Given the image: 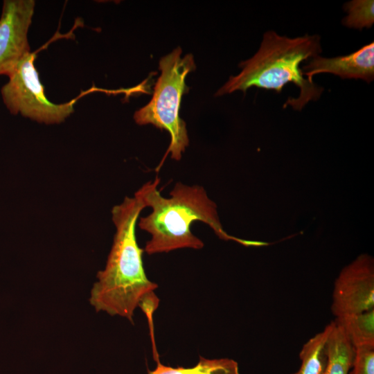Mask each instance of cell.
I'll list each match as a JSON object with an SVG mask.
<instances>
[{"label": "cell", "mask_w": 374, "mask_h": 374, "mask_svg": "<svg viewBox=\"0 0 374 374\" xmlns=\"http://www.w3.org/2000/svg\"><path fill=\"white\" fill-rule=\"evenodd\" d=\"M146 204L136 191L133 197H125L112 210L116 227L113 244L106 266L97 274L89 299L96 311L118 315L133 323L134 310L140 307L150 317L158 306L154 294L157 285L145 272L143 253L136 238V224Z\"/></svg>", "instance_id": "obj_1"}, {"label": "cell", "mask_w": 374, "mask_h": 374, "mask_svg": "<svg viewBox=\"0 0 374 374\" xmlns=\"http://www.w3.org/2000/svg\"><path fill=\"white\" fill-rule=\"evenodd\" d=\"M160 179L148 181L137 191L151 213L141 217L139 226L148 232L150 239L144 251L149 255L168 253L179 249H201L203 241L191 231L195 221L209 226L216 235L224 240H233L245 247H257L258 242L229 235L220 223L216 204L211 200L203 186L177 182L164 197L158 190Z\"/></svg>", "instance_id": "obj_2"}, {"label": "cell", "mask_w": 374, "mask_h": 374, "mask_svg": "<svg viewBox=\"0 0 374 374\" xmlns=\"http://www.w3.org/2000/svg\"><path fill=\"white\" fill-rule=\"evenodd\" d=\"M322 51L321 37L305 35L290 38L273 30L265 33L256 54L239 64L241 72L231 76L215 93L216 96L252 87L280 93L290 82L300 89L298 97H289L283 105L301 111L310 100H317L323 88L305 78L300 64L319 55Z\"/></svg>", "instance_id": "obj_3"}, {"label": "cell", "mask_w": 374, "mask_h": 374, "mask_svg": "<svg viewBox=\"0 0 374 374\" xmlns=\"http://www.w3.org/2000/svg\"><path fill=\"white\" fill-rule=\"evenodd\" d=\"M181 48L177 47L159 61L161 75L155 84L152 98L148 104L137 110L134 119L139 125L151 124L166 130L170 136L167 153L179 161L188 145L186 123L179 116L181 96L188 88L185 78L195 69L192 54L181 57Z\"/></svg>", "instance_id": "obj_4"}, {"label": "cell", "mask_w": 374, "mask_h": 374, "mask_svg": "<svg viewBox=\"0 0 374 374\" xmlns=\"http://www.w3.org/2000/svg\"><path fill=\"white\" fill-rule=\"evenodd\" d=\"M35 54L31 53L8 76L1 89L4 105L13 115L20 114L39 123L59 124L73 112L71 102L55 104L44 94L37 69Z\"/></svg>", "instance_id": "obj_5"}, {"label": "cell", "mask_w": 374, "mask_h": 374, "mask_svg": "<svg viewBox=\"0 0 374 374\" xmlns=\"http://www.w3.org/2000/svg\"><path fill=\"white\" fill-rule=\"evenodd\" d=\"M374 309V261L363 253L346 265L336 278L331 311L335 318Z\"/></svg>", "instance_id": "obj_6"}, {"label": "cell", "mask_w": 374, "mask_h": 374, "mask_svg": "<svg viewBox=\"0 0 374 374\" xmlns=\"http://www.w3.org/2000/svg\"><path fill=\"white\" fill-rule=\"evenodd\" d=\"M33 0H4L0 17V75L9 76L31 53L28 32L35 10Z\"/></svg>", "instance_id": "obj_7"}, {"label": "cell", "mask_w": 374, "mask_h": 374, "mask_svg": "<svg viewBox=\"0 0 374 374\" xmlns=\"http://www.w3.org/2000/svg\"><path fill=\"white\" fill-rule=\"evenodd\" d=\"M301 70L311 82L312 76L321 73H332L342 79H362L371 82L374 79V43L371 42L344 56L326 58L317 55L308 60Z\"/></svg>", "instance_id": "obj_8"}, {"label": "cell", "mask_w": 374, "mask_h": 374, "mask_svg": "<svg viewBox=\"0 0 374 374\" xmlns=\"http://www.w3.org/2000/svg\"><path fill=\"white\" fill-rule=\"evenodd\" d=\"M327 343V364L323 374H349L355 348L343 328L335 321Z\"/></svg>", "instance_id": "obj_9"}, {"label": "cell", "mask_w": 374, "mask_h": 374, "mask_svg": "<svg viewBox=\"0 0 374 374\" xmlns=\"http://www.w3.org/2000/svg\"><path fill=\"white\" fill-rule=\"evenodd\" d=\"M331 328L330 322L303 344L299 353L301 366L292 374H323L327 364L326 343Z\"/></svg>", "instance_id": "obj_10"}, {"label": "cell", "mask_w": 374, "mask_h": 374, "mask_svg": "<svg viewBox=\"0 0 374 374\" xmlns=\"http://www.w3.org/2000/svg\"><path fill=\"white\" fill-rule=\"evenodd\" d=\"M334 321L343 328L354 348L374 347V309Z\"/></svg>", "instance_id": "obj_11"}, {"label": "cell", "mask_w": 374, "mask_h": 374, "mask_svg": "<svg viewBox=\"0 0 374 374\" xmlns=\"http://www.w3.org/2000/svg\"><path fill=\"white\" fill-rule=\"evenodd\" d=\"M155 360L156 368L149 371L148 374H240L238 362L229 358L207 359L200 356L198 363L190 368L165 366L159 357Z\"/></svg>", "instance_id": "obj_12"}, {"label": "cell", "mask_w": 374, "mask_h": 374, "mask_svg": "<svg viewBox=\"0 0 374 374\" xmlns=\"http://www.w3.org/2000/svg\"><path fill=\"white\" fill-rule=\"evenodd\" d=\"M348 15L342 19L343 25L362 30L371 28L374 23V1L373 0H353L344 5Z\"/></svg>", "instance_id": "obj_13"}, {"label": "cell", "mask_w": 374, "mask_h": 374, "mask_svg": "<svg viewBox=\"0 0 374 374\" xmlns=\"http://www.w3.org/2000/svg\"><path fill=\"white\" fill-rule=\"evenodd\" d=\"M352 370L349 374H374V347L354 348Z\"/></svg>", "instance_id": "obj_14"}]
</instances>
